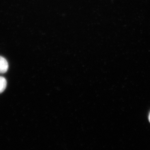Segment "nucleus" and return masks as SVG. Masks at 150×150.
<instances>
[{
  "instance_id": "f257e3e1",
  "label": "nucleus",
  "mask_w": 150,
  "mask_h": 150,
  "mask_svg": "<svg viewBox=\"0 0 150 150\" xmlns=\"http://www.w3.org/2000/svg\"><path fill=\"white\" fill-rule=\"evenodd\" d=\"M8 64L4 58L0 56V74H4L7 71Z\"/></svg>"
},
{
  "instance_id": "f03ea898",
  "label": "nucleus",
  "mask_w": 150,
  "mask_h": 150,
  "mask_svg": "<svg viewBox=\"0 0 150 150\" xmlns=\"http://www.w3.org/2000/svg\"><path fill=\"white\" fill-rule=\"evenodd\" d=\"M6 86L7 81L5 78L0 76V93L4 91Z\"/></svg>"
},
{
  "instance_id": "7ed1b4c3",
  "label": "nucleus",
  "mask_w": 150,
  "mask_h": 150,
  "mask_svg": "<svg viewBox=\"0 0 150 150\" xmlns=\"http://www.w3.org/2000/svg\"><path fill=\"white\" fill-rule=\"evenodd\" d=\"M149 121L150 122V112L149 114Z\"/></svg>"
}]
</instances>
